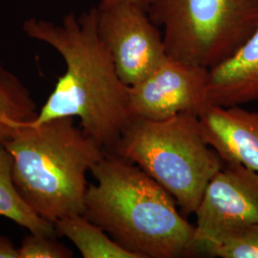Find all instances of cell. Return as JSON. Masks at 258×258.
Instances as JSON below:
<instances>
[{
  "instance_id": "cell-1",
  "label": "cell",
  "mask_w": 258,
  "mask_h": 258,
  "mask_svg": "<svg viewBox=\"0 0 258 258\" xmlns=\"http://www.w3.org/2000/svg\"><path fill=\"white\" fill-rule=\"evenodd\" d=\"M22 30L28 37L54 48L66 66L37 118L29 123L79 118L83 132L106 154L112 153L131 120L129 86L120 80L98 33L97 8L81 16L66 15L61 23L31 18L24 21Z\"/></svg>"
},
{
  "instance_id": "cell-2",
  "label": "cell",
  "mask_w": 258,
  "mask_h": 258,
  "mask_svg": "<svg viewBox=\"0 0 258 258\" xmlns=\"http://www.w3.org/2000/svg\"><path fill=\"white\" fill-rule=\"evenodd\" d=\"M83 215L139 258L198 252L195 228L166 188L135 164L105 154L91 169Z\"/></svg>"
},
{
  "instance_id": "cell-3",
  "label": "cell",
  "mask_w": 258,
  "mask_h": 258,
  "mask_svg": "<svg viewBox=\"0 0 258 258\" xmlns=\"http://www.w3.org/2000/svg\"><path fill=\"white\" fill-rule=\"evenodd\" d=\"M3 146L13 157V178L19 194L39 216L55 224L83 214L86 174L106 152L75 125L74 118L26 123Z\"/></svg>"
},
{
  "instance_id": "cell-4",
  "label": "cell",
  "mask_w": 258,
  "mask_h": 258,
  "mask_svg": "<svg viewBox=\"0 0 258 258\" xmlns=\"http://www.w3.org/2000/svg\"><path fill=\"white\" fill-rule=\"evenodd\" d=\"M135 164L194 214L207 185L225 166L207 143L199 117L179 114L166 120L131 119L113 152Z\"/></svg>"
},
{
  "instance_id": "cell-5",
  "label": "cell",
  "mask_w": 258,
  "mask_h": 258,
  "mask_svg": "<svg viewBox=\"0 0 258 258\" xmlns=\"http://www.w3.org/2000/svg\"><path fill=\"white\" fill-rule=\"evenodd\" d=\"M166 55L212 69L234 55L258 26V0H152Z\"/></svg>"
},
{
  "instance_id": "cell-6",
  "label": "cell",
  "mask_w": 258,
  "mask_h": 258,
  "mask_svg": "<svg viewBox=\"0 0 258 258\" xmlns=\"http://www.w3.org/2000/svg\"><path fill=\"white\" fill-rule=\"evenodd\" d=\"M98 33L127 86L148 77L166 57L163 34L147 10L130 2L100 3Z\"/></svg>"
},
{
  "instance_id": "cell-7",
  "label": "cell",
  "mask_w": 258,
  "mask_h": 258,
  "mask_svg": "<svg viewBox=\"0 0 258 258\" xmlns=\"http://www.w3.org/2000/svg\"><path fill=\"white\" fill-rule=\"evenodd\" d=\"M196 215L197 251L258 223V172L225 164L207 185Z\"/></svg>"
},
{
  "instance_id": "cell-8",
  "label": "cell",
  "mask_w": 258,
  "mask_h": 258,
  "mask_svg": "<svg viewBox=\"0 0 258 258\" xmlns=\"http://www.w3.org/2000/svg\"><path fill=\"white\" fill-rule=\"evenodd\" d=\"M209 85L210 69L166 55L148 77L129 86L130 118L161 120L184 113L199 117L212 104Z\"/></svg>"
},
{
  "instance_id": "cell-9",
  "label": "cell",
  "mask_w": 258,
  "mask_h": 258,
  "mask_svg": "<svg viewBox=\"0 0 258 258\" xmlns=\"http://www.w3.org/2000/svg\"><path fill=\"white\" fill-rule=\"evenodd\" d=\"M199 121L207 143L225 164H240L258 172V112L212 104Z\"/></svg>"
},
{
  "instance_id": "cell-10",
  "label": "cell",
  "mask_w": 258,
  "mask_h": 258,
  "mask_svg": "<svg viewBox=\"0 0 258 258\" xmlns=\"http://www.w3.org/2000/svg\"><path fill=\"white\" fill-rule=\"evenodd\" d=\"M209 96L224 107L258 102V26L234 55L210 69Z\"/></svg>"
},
{
  "instance_id": "cell-11",
  "label": "cell",
  "mask_w": 258,
  "mask_h": 258,
  "mask_svg": "<svg viewBox=\"0 0 258 258\" xmlns=\"http://www.w3.org/2000/svg\"><path fill=\"white\" fill-rule=\"evenodd\" d=\"M0 216L41 235L57 236L55 225L39 216L19 194L13 178V157L0 145Z\"/></svg>"
},
{
  "instance_id": "cell-12",
  "label": "cell",
  "mask_w": 258,
  "mask_h": 258,
  "mask_svg": "<svg viewBox=\"0 0 258 258\" xmlns=\"http://www.w3.org/2000/svg\"><path fill=\"white\" fill-rule=\"evenodd\" d=\"M54 225L57 235L70 240L83 258H139L83 214L66 216Z\"/></svg>"
},
{
  "instance_id": "cell-13",
  "label": "cell",
  "mask_w": 258,
  "mask_h": 258,
  "mask_svg": "<svg viewBox=\"0 0 258 258\" xmlns=\"http://www.w3.org/2000/svg\"><path fill=\"white\" fill-rule=\"evenodd\" d=\"M37 114V104L27 87L0 64V145L19 127L35 120Z\"/></svg>"
},
{
  "instance_id": "cell-14",
  "label": "cell",
  "mask_w": 258,
  "mask_h": 258,
  "mask_svg": "<svg viewBox=\"0 0 258 258\" xmlns=\"http://www.w3.org/2000/svg\"><path fill=\"white\" fill-rule=\"evenodd\" d=\"M202 252L212 257L258 258V223L207 246Z\"/></svg>"
},
{
  "instance_id": "cell-15",
  "label": "cell",
  "mask_w": 258,
  "mask_h": 258,
  "mask_svg": "<svg viewBox=\"0 0 258 258\" xmlns=\"http://www.w3.org/2000/svg\"><path fill=\"white\" fill-rule=\"evenodd\" d=\"M19 258H70L73 251L60 242L55 236L35 234L30 232L22 240L19 248Z\"/></svg>"
},
{
  "instance_id": "cell-16",
  "label": "cell",
  "mask_w": 258,
  "mask_h": 258,
  "mask_svg": "<svg viewBox=\"0 0 258 258\" xmlns=\"http://www.w3.org/2000/svg\"><path fill=\"white\" fill-rule=\"evenodd\" d=\"M0 258H19V249L2 234H0Z\"/></svg>"
},
{
  "instance_id": "cell-17",
  "label": "cell",
  "mask_w": 258,
  "mask_h": 258,
  "mask_svg": "<svg viewBox=\"0 0 258 258\" xmlns=\"http://www.w3.org/2000/svg\"><path fill=\"white\" fill-rule=\"evenodd\" d=\"M118 2L134 3V4H137L140 7L148 11V7H149L150 3L152 2V0H102L100 3H102V4H113V3H118Z\"/></svg>"
}]
</instances>
